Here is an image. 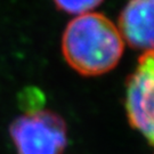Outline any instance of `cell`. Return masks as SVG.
<instances>
[{
  "mask_svg": "<svg viewBox=\"0 0 154 154\" xmlns=\"http://www.w3.org/2000/svg\"><path fill=\"white\" fill-rule=\"evenodd\" d=\"M9 134L17 154H61L67 144L65 121L47 110L31 111L16 118Z\"/></svg>",
  "mask_w": 154,
  "mask_h": 154,
  "instance_id": "7a4b0ae2",
  "label": "cell"
},
{
  "mask_svg": "<svg viewBox=\"0 0 154 154\" xmlns=\"http://www.w3.org/2000/svg\"><path fill=\"white\" fill-rule=\"evenodd\" d=\"M118 30L134 49L154 50V0H129L120 13Z\"/></svg>",
  "mask_w": 154,
  "mask_h": 154,
  "instance_id": "277c9868",
  "label": "cell"
},
{
  "mask_svg": "<svg viewBox=\"0 0 154 154\" xmlns=\"http://www.w3.org/2000/svg\"><path fill=\"white\" fill-rule=\"evenodd\" d=\"M62 53L78 73L100 75L119 63L123 39L110 18L98 13H87L67 24L62 37Z\"/></svg>",
  "mask_w": 154,
  "mask_h": 154,
  "instance_id": "6da1fadb",
  "label": "cell"
},
{
  "mask_svg": "<svg viewBox=\"0 0 154 154\" xmlns=\"http://www.w3.org/2000/svg\"><path fill=\"white\" fill-rule=\"evenodd\" d=\"M128 120L154 145V50L144 53L126 87Z\"/></svg>",
  "mask_w": 154,
  "mask_h": 154,
  "instance_id": "3957f363",
  "label": "cell"
},
{
  "mask_svg": "<svg viewBox=\"0 0 154 154\" xmlns=\"http://www.w3.org/2000/svg\"><path fill=\"white\" fill-rule=\"evenodd\" d=\"M57 9L67 13V14H77L82 15L94 11L98 7L103 0H53Z\"/></svg>",
  "mask_w": 154,
  "mask_h": 154,
  "instance_id": "5b68a950",
  "label": "cell"
}]
</instances>
